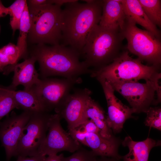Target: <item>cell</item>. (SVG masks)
Masks as SVG:
<instances>
[{
    "label": "cell",
    "instance_id": "cell-1",
    "mask_svg": "<svg viewBox=\"0 0 161 161\" xmlns=\"http://www.w3.org/2000/svg\"><path fill=\"white\" fill-rule=\"evenodd\" d=\"M78 0L65 4L62 9L61 25L62 38L60 44L69 47L81 55L88 35L101 19L103 0Z\"/></svg>",
    "mask_w": 161,
    "mask_h": 161
},
{
    "label": "cell",
    "instance_id": "cell-2",
    "mask_svg": "<svg viewBox=\"0 0 161 161\" xmlns=\"http://www.w3.org/2000/svg\"><path fill=\"white\" fill-rule=\"evenodd\" d=\"M30 53L38 63L43 79L52 76L75 78L91 72V69L80 61V54L69 47L60 44H37Z\"/></svg>",
    "mask_w": 161,
    "mask_h": 161
},
{
    "label": "cell",
    "instance_id": "cell-3",
    "mask_svg": "<svg viewBox=\"0 0 161 161\" xmlns=\"http://www.w3.org/2000/svg\"><path fill=\"white\" fill-rule=\"evenodd\" d=\"M124 39L120 27L106 28L95 25L89 33L82 51L83 62L93 69L109 65L124 50Z\"/></svg>",
    "mask_w": 161,
    "mask_h": 161
},
{
    "label": "cell",
    "instance_id": "cell-4",
    "mask_svg": "<svg viewBox=\"0 0 161 161\" xmlns=\"http://www.w3.org/2000/svg\"><path fill=\"white\" fill-rule=\"evenodd\" d=\"M160 66L146 65L138 58H131L129 52L124 50L109 65L97 69H91L90 76L98 81L109 83L114 82L156 81L161 79Z\"/></svg>",
    "mask_w": 161,
    "mask_h": 161
},
{
    "label": "cell",
    "instance_id": "cell-5",
    "mask_svg": "<svg viewBox=\"0 0 161 161\" xmlns=\"http://www.w3.org/2000/svg\"><path fill=\"white\" fill-rule=\"evenodd\" d=\"M30 27L27 41L33 44H60L62 38L61 6L27 4Z\"/></svg>",
    "mask_w": 161,
    "mask_h": 161
},
{
    "label": "cell",
    "instance_id": "cell-6",
    "mask_svg": "<svg viewBox=\"0 0 161 161\" xmlns=\"http://www.w3.org/2000/svg\"><path fill=\"white\" fill-rule=\"evenodd\" d=\"M127 41L128 51L136 55L142 62L149 66H160L161 63V42L146 30L138 28L132 19L126 16L121 29Z\"/></svg>",
    "mask_w": 161,
    "mask_h": 161
},
{
    "label": "cell",
    "instance_id": "cell-7",
    "mask_svg": "<svg viewBox=\"0 0 161 161\" xmlns=\"http://www.w3.org/2000/svg\"><path fill=\"white\" fill-rule=\"evenodd\" d=\"M160 80L148 81L145 83L138 81L114 82L109 83L114 90L128 101L135 113H146L152 104L161 102Z\"/></svg>",
    "mask_w": 161,
    "mask_h": 161
},
{
    "label": "cell",
    "instance_id": "cell-8",
    "mask_svg": "<svg viewBox=\"0 0 161 161\" xmlns=\"http://www.w3.org/2000/svg\"><path fill=\"white\" fill-rule=\"evenodd\" d=\"M51 115L46 112L32 113L18 143L16 156L38 154L39 148L46 136Z\"/></svg>",
    "mask_w": 161,
    "mask_h": 161
},
{
    "label": "cell",
    "instance_id": "cell-9",
    "mask_svg": "<svg viewBox=\"0 0 161 161\" xmlns=\"http://www.w3.org/2000/svg\"><path fill=\"white\" fill-rule=\"evenodd\" d=\"M82 81L80 77L62 79L45 78L41 79L32 88L48 112L55 109L69 93L73 86Z\"/></svg>",
    "mask_w": 161,
    "mask_h": 161
},
{
    "label": "cell",
    "instance_id": "cell-10",
    "mask_svg": "<svg viewBox=\"0 0 161 161\" xmlns=\"http://www.w3.org/2000/svg\"><path fill=\"white\" fill-rule=\"evenodd\" d=\"M60 116L51 115L49 123L48 133L40 146L38 154L43 156L57 154L59 152L67 151L74 153L81 146L62 127Z\"/></svg>",
    "mask_w": 161,
    "mask_h": 161
},
{
    "label": "cell",
    "instance_id": "cell-11",
    "mask_svg": "<svg viewBox=\"0 0 161 161\" xmlns=\"http://www.w3.org/2000/svg\"><path fill=\"white\" fill-rule=\"evenodd\" d=\"M92 92L87 88L76 90L68 95L54 109L61 118L66 121L69 131L77 128L86 120L84 112L86 102Z\"/></svg>",
    "mask_w": 161,
    "mask_h": 161
},
{
    "label": "cell",
    "instance_id": "cell-12",
    "mask_svg": "<svg viewBox=\"0 0 161 161\" xmlns=\"http://www.w3.org/2000/svg\"><path fill=\"white\" fill-rule=\"evenodd\" d=\"M32 113L24 111L17 115L13 112L10 116L3 121H0V140L5 149L7 161H10L13 156H16L18 143Z\"/></svg>",
    "mask_w": 161,
    "mask_h": 161
},
{
    "label": "cell",
    "instance_id": "cell-13",
    "mask_svg": "<svg viewBox=\"0 0 161 161\" xmlns=\"http://www.w3.org/2000/svg\"><path fill=\"white\" fill-rule=\"evenodd\" d=\"M98 81L102 86L107 103L106 120L107 125L114 133H120L126 120L134 118L132 114L135 112L132 108L123 104L115 96L114 90L108 83L103 80Z\"/></svg>",
    "mask_w": 161,
    "mask_h": 161
},
{
    "label": "cell",
    "instance_id": "cell-14",
    "mask_svg": "<svg viewBox=\"0 0 161 161\" xmlns=\"http://www.w3.org/2000/svg\"><path fill=\"white\" fill-rule=\"evenodd\" d=\"M35 59L32 56L27 57L23 62L7 66L4 69L3 72L7 75L13 71L14 74L12 82L10 86L15 90L19 85L24 87V90H29L38 84L41 79L35 67Z\"/></svg>",
    "mask_w": 161,
    "mask_h": 161
},
{
    "label": "cell",
    "instance_id": "cell-15",
    "mask_svg": "<svg viewBox=\"0 0 161 161\" xmlns=\"http://www.w3.org/2000/svg\"><path fill=\"white\" fill-rule=\"evenodd\" d=\"M99 25L106 28L120 27L122 29L126 16L122 0H103Z\"/></svg>",
    "mask_w": 161,
    "mask_h": 161
},
{
    "label": "cell",
    "instance_id": "cell-16",
    "mask_svg": "<svg viewBox=\"0 0 161 161\" xmlns=\"http://www.w3.org/2000/svg\"><path fill=\"white\" fill-rule=\"evenodd\" d=\"M121 144L127 147L129 152L123 157V161H148L150 152L153 148L161 145V141L148 137L141 141L133 140L128 136L122 141Z\"/></svg>",
    "mask_w": 161,
    "mask_h": 161
},
{
    "label": "cell",
    "instance_id": "cell-17",
    "mask_svg": "<svg viewBox=\"0 0 161 161\" xmlns=\"http://www.w3.org/2000/svg\"><path fill=\"white\" fill-rule=\"evenodd\" d=\"M126 16L160 39V32L148 19L138 0H122Z\"/></svg>",
    "mask_w": 161,
    "mask_h": 161
},
{
    "label": "cell",
    "instance_id": "cell-18",
    "mask_svg": "<svg viewBox=\"0 0 161 161\" xmlns=\"http://www.w3.org/2000/svg\"><path fill=\"white\" fill-rule=\"evenodd\" d=\"M85 120H92L99 129L103 137L110 138L114 136L106 122V115L100 105L90 97L86 103L84 112Z\"/></svg>",
    "mask_w": 161,
    "mask_h": 161
},
{
    "label": "cell",
    "instance_id": "cell-19",
    "mask_svg": "<svg viewBox=\"0 0 161 161\" xmlns=\"http://www.w3.org/2000/svg\"><path fill=\"white\" fill-rule=\"evenodd\" d=\"M15 100L19 109L32 113L47 112L32 88L13 91Z\"/></svg>",
    "mask_w": 161,
    "mask_h": 161
},
{
    "label": "cell",
    "instance_id": "cell-20",
    "mask_svg": "<svg viewBox=\"0 0 161 161\" xmlns=\"http://www.w3.org/2000/svg\"><path fill=\"white\" fill-rule=\"evenodd\" d=\"M30 27V20L27 3L21 18L19 25V34L17 47L23 57H25L27 53V42L28 35Z\"/></svg>",
    "mask_w": 161,
    "mask_h": 161
},
{
    "label": "cell",
    "instance_id": "cell-21",
    "mask_svg": "<svg viewBox=\"0 0 161 161\" xmlns=\"http://www.w3.org/2000/svg\"><path fill=\"white\" fill-rule=\"evenodd\" d=\"M23 58L16 45L10 43L0 49V72L6 67L15 65Z\"/></svg>",
    "mask_w": 161,
    "mask_h": 161
},
{
    "label": "cell",
    "instance_id": "cell-22",
    "mask_svg": "<svg viewBox=\"0 0 161 161\" xmlns=\"http://www.w3.org/2000/svg\"><path fill=\"white\" fill-rule=\"evenodd\" d=\"M14 90L10 86L0 85V121L13 109H19L13 95Z\"/></svg>",
    "mask_w": 161,
    "mask_h": 161
},
{
    "label": "cell",
    "instance_id": "cell-23",
    "mask_svg": "<svg viewBox=\"0 0 161 161\" xmlns=\"http://www.w3.org/2000/svg\"><path fill=\"white\" fill-rule=\"evenodd\" d=\"M149 20L155 25L161 26V1L138 0Z\"/></svg>",
    "mask_w": 161,
    "mask_h": 161
},
{
    "label": "cell",
    "instance_id": "cell-24",
    "mask_svg": "<svg viewBox=\"0 0 161 161\" xmlns=\"http://www.w3.org/2000/svg\"><path fill=\"white\" fill-rule=\"evenodd\" d=\"M27 4L26 0H17L8 7L10 24L13 33L19 29L20 20Z\"/></svg>",
    "mask_w": 161,
    "mask_h": 161
},
{
    "label": "cell",
    "instance_id": "cell-25",
    "mask_svg": "<svg viewBox=\"0 0 161 161\" xmlns=\"http://www.w3.org/2000/svg\"><path fill=\"white\" fill-rule=\"evenodd\" d=\"M144 124L146 126L161 130V109L160 107H150L146 113Z\"/></svg>",
    "mask_w": 161,
    "mask_h": 161
},
{
    "label": "cell",
    "instance_id": "cell-26",
    "mask_svg": "<svg viewBox=\"0 0 161 161\" xmlns=\"http://www.w3.org/2000/svg\"><path fill=\"white\" fill-rule=\"evenodd\" d=\"M97 156L92 151H88L81 147L71 155L64 156L62 161H98Z\"/></svg>",
    "mask_w": 161,
    "mask_h": 161
},
{
    "label": "cell",
    "instance_id": "cell-27",
    "mask_svg": "<svg viewBox=\"0 0 161 161\" xmlns=\"http://www.w3.org/2000/svg\"><path fill=\"white\" fill-rule=\"evenodd\" d=\"M103 138L99 133H87L85 138V145L90 148L96 155Z\"/></svg>",
    "mask_w": 161,
    "mask_h": 161
},
{
    "label": "cell",
    "instance_id": "cell-28",
    "mask_svg": "<svg viewBox=\"0 0 161 161\" xmlns=\"http://www.w3.org/2000/svg\"><path fill=\"white\" fill-rule=\"evenodd\" d=\"M69 134L75 140L85 145V138L87 133L78 127L69 130Z\"/></svg>",
    "mask_w": 161,
    "mask_h": 161
},
{
    "label": "cell",
    "instance_id": "cell-29",
    "mask_svg": "<svg viewBox=\"0 0 161 161\" xmlns=\"http://www.w3.org/2000/svg\"><path fill=\"white\" fill-rule=\"evenodd\" d=\"M78 127L87 134L99 133L100 132L99 129L94 122L92 120L89 119Z\"/></svg>",
    "mask_w": 161,
    "mask_h": 161
},
{
    "label": "cell",
    "instance_id": "cell-30",
    "mask_svg": "<svg viewBox=\"0 0 161 161\" xmlns=\"http://www.w3.org/2000/svg\"><path fill=\"white\" fill-rule=\"evenodd\" d=\"M28 2L27 4L31 5H43L55 4L56 0H28Z\"/></svg>",
    "mask_w": 161,
    "mask_h": 161
},
{
    "label": "cell",
    "instance_id": "cell-31",
    "mask_svg": "<svg viewBox=\"0 0 161 161\" xmlns=\"http://www.w3.org/2000/svg\"><path fill=\"white\" fill-rule=\"evenodd\" d=\"M46 157L40 154L30 157H29L18 156L16 161H43Z\"/></svg>",
    "mask_w": 161,
    "mask_h": 161
},
{
    "label": "cell",
    "instance_id": "cell-32",
    "mask_svg": "<svg viewBox=\"0 0 161 161\" xmlns=\"http://www.w3.org/2000/svg\"><path fill=\"white\" fill-rule=\"evenodd\" d=\"M64 155L63 154L57 155V154L48 155L47 157H45L43 161H62V159Z\"/></svg>",
    "mask_w": 161,
    "mask_h": 161
},
{
    "label": "cell",
    "instance_id": "cell-33",
    "mask_svg": "<svg viewBox=\"0 0 161 161\" xmlns=\"http://www.w3.org/2000/svg\"><path fill=\"white\" fill-rule=\"evenodd\" d=\"M8 14V7H5L0 0V17L4 16Z\"/></svg>",
    "mask_w": 161,
    "mask_h": 161
},
{
    "label": "cell",
    "instance_id": "cell-34",
    "mask_svg": "<svg viewBox=\"0 0 161 161\" xmlns=\"http://www.w3.org/2000/svg\"><path fill=\"white\" fill-rule=\"evenodd\" d=\"M101 157L100 159L98 160V161H117L118 160L114 158H107V157Z\"/></svg>",
    "mask_w": 161,
    "mask_h": 161
}]
</instances>
